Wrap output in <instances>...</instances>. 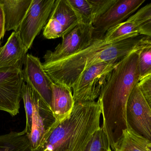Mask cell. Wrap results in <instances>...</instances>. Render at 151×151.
<instances>
[{"label": "cell", "instance_id": "cell-20", "mask_svg": "<svg viewBox=\"0 0 151 151\" xmlns=\"http://www.w3.org/2000/svg\"><path fill=\"white\" fill-rule=\"evenodd\" d=\"M127 20L137 25L140 34L151 38V3L138 10Z\"/></svg>", "mask_w": 151, "mask_h": 151}, {"label": "cell", "instance_id": "cell-16", "mask_svg": "<svg viewBox=\"0 0 151 151\" xmlns=\"http://www.w3.org/2000/svg\"><path fill=\"white\" fill-rule=\"evenodd\" d=\"M113 151H151V142L128 126L123 131Z\"/></svg>", "mask_w": 151, "mask_h": 151}, {"label": "cell", "instance_id": "cell-24", "mask_svg": "<svg viewBox=\"0 0 151 151\" xmlns=\"http://www.w3.org/2000/svg\"><path fill=\"white\" fill-rule=\"evenodd\" d=\"M138 85L151 110V75L140 80Z\"/></svg>", "mask_w": 151, "mask_h": 151}, {"label": "cell", "instance_id": "cell-19", "mask_svg": "<svg viewBox=\"0 0 151 151\" xmlns=\"http://www.w3.org/2000/svg\"><path fill=\"white\" fill-rule=\"evenodd\" d=\"M75 12L79 23L93 24L98 18L92 0H66Z\"/></svg>", "mask_w": 151, "mask_h": 151}, {"label": "cell", "instance_id": "cell-9", "mask_svg": "<svg viewBox=\"0 0 151 151\" xmlns=\"http://www.w3.org/2000/svg\"><path fill=\"white\" fill-rule=\"evenodd\" d=\"M145 1V0H116L93 23L95 38H104L108 30L124 22Z\"/></svg>", "mask_w": 151, "mask_h": 151}, {"label": "cell", "instance_id": "cell-17", "mask_svg": "<svg viewBox=\"0 0 151 151\" xmlns=\"http://www.w3.org/2000/svg\"><path fill=\"white\" fill-rule=\"evenodd\" d=\"M0 151H33L24 130L0 136Z\"/></svg>", "mask_w": 151, "mask_h": 151}, {"label": "cell", "instance_id": "cell-4", "mask_svg": "<svg viewBox=\"0 0 151 151\" xmlns=\"http://www.w3.org/2000/svg\"><path fill=\"white\" fill-rule=\"evenodd\" d=\"M119 62L99 63L84 70L72 88L74 102H93L99 98L107 78Z\"/></svg>", "mask_w": 151, "mask_h": 151}, {"label": "cell", "instance_id": "cell-11", "mask_svg": "<svg viewBox=\"0 0 151 151\" xmlns=\"http://www.w3.org/2000/svg\"><path fill=\"white\" fill-rule=\"evenodd\" d=\"M23 70L24 82L29 84L50 105L54 83L43 68L39 58L27 54Z\"/></svg>", "mask_w": 151, "mask_h": 151}, {"label": "cell", "instance_id": "cell-2", "mask_svg": "<svg viewBox=\"0 0 151 151\" xmlns=\"http://www.w3.org/2000/svg\"><path fill=\"white\" fill-rule=\"evenodd\" d=\"M149 38L140 35L120 41L95 39L81 51L64 59L42 65L54 82L72 88L83 72L90 66L103 62L119 61Z\"/></svg>", "mask_w": 151, "mask_h": 151}, {"label": "cell", "instance_id": "cell-5", "mask_svg": "<svg viewBox=\"0 0 151 151\" xmlns=\"http://www.w3.org/2000/svg\"><path fill=\"white\" fill-rule=\"evenodd\" d=\"M95 39L93 24L79 23L63 36L62 42L54 51H47L43 56V63H51L70 56L89 46Z\"/></svg>", "mask_w": 151, "mask_h": 151}, {"label": "cell", "instance_id": "cell-13", "mask_svg": "<svg viewBox=\"0 0 151 151\" xmlns=\"http://www.w3.org/2000/svg\"><path fill=\"white\" fill-rule=\"evenodd\" d=\"M27 51L18 31L12 33L6 43L0 48V72L21 69Z\"/></svg>", "mask_w": 151, "mask_h": 151}, {"label": "cell", "instance_id": "cell-21", "mask_svg": "<svg viewBox=\"0 0 151 151\" xmlns=\"http://www.w3.org/2000/svg\"><path fill=\"white\" fill-rule=\"evenodd\" d=\"M140 81L151 75V38L147 39L137 51Z\"/></svg>", "mask_w": 151, "mask_h": 151}, {"label": "cell", "instance_id": "cell-7", "mask_svg": "<svg viewBox=\"0 0 151 151\" xmlns=\"http://www.w3.org/2000/svg\"><path fill=\"white\" fill-rule=\"evenodd\" d=\"M126 111L128 126L151 142V110L138 83L129 95Z\"/></svg>", "mask_w": 151, "mask_h": 151}, {"label": "cell", "instance_id": "cell-15", "mask_svg": "<svg viewBox=\"0 0 151 151\" xmlns=\"http://www.w3.org/2000/svg\"><path fill=\"white\" fill-rule=\"evenodd\" d=\"M32 0H0L5 17V31L17 32Z\"/></svg>", "mask_w": 151, "mask_h": 151}, {"label": "cell", "instance_id": "cell-3", "mask_svg": "<svg viewBox=\"0 0 151 151\" xmlns=\"http://www.w3.org/2000/svg\"><path fill=\"white\" fill-rule=\"evenodd\" d=\"M101 115L99 99L75 103L70 116L60 123L55 122L33 151H85L101 127Z\"/></svg>", "mask_w": 151, "mask_h": 151}, {"label": "cell", "instance_id": "cell-28", "mask_svg": "<svg viewBox=\"0 0 151 151\" xmlns=\"http://www.w3.org/2000/svg\"><path fill=\"white\" fill-rule=\"evenodd\" d=\"M0 40H1V39H0Z\"/></svg>", "mask_w": 151, "mask_h": 151}, {"label": "cell", "instance_id": "cell-6", "mask_svg": "<svg viewBox=\"0 0 151 151\" xmlns=\"http://www.w3.org/2000/svg\"><path fill=\"white\" fill-rule=\"evenodd\" d=\"M56 0H32L18 32L28 51L35 39L44 28L52 12Z\"/></svg>", "mask_w": 151, "mask_h": 151}, {"label": "cell", "instance_id": "cell-1", "mask_svg": "<svg viewBox=\"0 0 151 151\" xmlns=\"http://www.w3.org/2000/svg\"><path fill=\"white\" fill-rule=\"evenodd\" d=\"M138 48L119 61L107 78L98 98L103 116L102 127L112 151L123 131L128 128L127 103L132 90L140 79Z\"/></svg>", "mask_w": 151, "mask_h": 151}, {"label": "cell", "instance_id": "cell-26", "mask_svg": "<svg viewBox=\"0 0 151 151\" xmlns=\"http://www.w3.org/2000/svg\"><path fill=\"white\" fill-rule=\"evenodd\" d=\"M0 42H1V40H0Z\"/></svg>", "mask_w": 151, "mask_h": 151}, {"label": "cell", "instance_id": "cell-8", "mask_svg": "<svg viewBox=\"0 0 151 151\" xmlns=\"http://www.w3.org/2000/svg\"><path fill=\"white\" fill-rule=\"evenodd\" d=\"M24 82L23 70L0 72V111L12 117L19 113Z\"/></svg>", "mask_w": 151, "mask_h": 151}, {"label": "cell", "instance_id": "cell-27", "mask_svg": "<svg viewBox=\"0 0 151 151\" xmlns=\"http://www.w3.org/2000/svg\"><path fill=\"white\" fill-rule=\"evenodd\" d=\"M111 151H112V150H111Z\"/></svg>", "mask_w": 151, "mask_h": 151}, {"label": "cell", "instance_id": "cell-23", "mask_svg": "<svg viewBox=\"0 0 151 151\" xmlns=\"http://www.w3.org/2000/svg\"><path fill=\"white\" fill-rule=\"evenodd\" d=\"M112 150L106 134L102 126L94 134L85 151Z\"/></svg>", "mask_w": 151, "mask_h": 151}, {"label": "cell", "instance_id": "cell-10", "mask_svg": "<svg viewBox=\"0 0 151 151\" xmlns=\"http://www.w3.org/2000/svg\"><path fill=\"white\" fill-rule=\"evenodd\" d=\"M77 16L66 0H56L52 12L43 28L47 39L63 37L79 24Z\"/></svg>", "mask_w": 151, "mask_h": 151}, {"label": "cell", "instance_id": "cell-18", "mask_svg": "<svg viewBox=\"0 0 151 151\" xmlns=\"http://www.w3.org/2000/svg\"><path fill=\"white\" fill-rule=\"evenodd\" d=\"M140 35L137 25L133 21L127 20L108 30L104 38L106 40L120 41L136 37Z\"/></svg>", "mask_w": 151, "mask_h": 151}, {"label": "cell", "instance_id": "cell-22", "mask_svg": "<svg viewBox=\"0 0 151 151\" xmlns=\"http://www.w3.org/2000/svg\"><path fill=\"white\" fill-rule=\"evenodd\" d=\"M34 89L30 85L24 82L22 90V98L24 102L26 116V125L24 130L28 137L32 131L34 111Z\"/></svg>", "mask_w": 151, "mask_h": 151}, {"label": "cell", "instance_id": "cell-25", "mask_svg": "<svg viewBox=\"0 0 151 151\" xmlns=\"http://www.w3.org/2000/svg\"><path fill=\"white\" fill-rule=\"evenodd\" d=\"M5 33V17L2 5L0 3V39L3 38Z\"/></svg>", "mask_w": 151, "mask_h": 151}, {"label": "cell", "instance_id": "cell-14", "mask_svg": "<svg viewBox=\"0 0 151 151\" xmlns=\"http://www.w3.org/2000/svg\"><path fill=\"white\" fill-rule=\"evenodd\" d=\"M74 102L71 88L54 82L52 86L50 106L55 122L60 123L70 116Z\"/></svg>", "mask_w": 151, "mask_h": 151}, {"label": "cell", "instance_id": "cell-12", "mask_svg": "<svg viewBox=\"0 0 151 151\" xmlns=\"http://www.w3.org/2000/svg\"><path fill=\"white\" fill-rule=\"evenodd\" d=\"M33 96L32 131L28 137L34 151L38 148L45 133L55 122V119L50 106L34 89Z\"/></svg>", "mask_w": 151, "mask_h": 151}]
</instances>
